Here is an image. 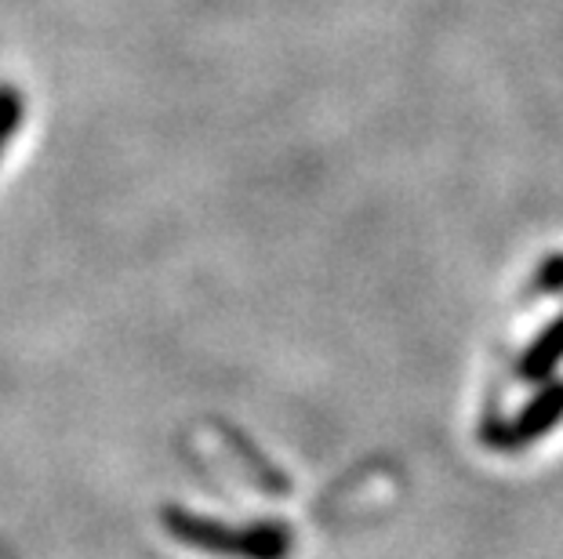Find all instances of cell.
I'll return each mask as SVG.
<instances>
[{
	"mask_svg": "<svg viewBox=\"0 0 563 559\" xmlns=\"http://www.w3.org/2000/svg\"><path fill=\"white\" fill-rule=\"evenodd\" d=\"M164 527L172 530V538H178L189 549L214 552V556H236V559H284L291 552V534L277 523H258V527H219L211 519L186 516L172 508L164 513Z\"/></svg>",
	"mask_w": 563,
	"mask_h": 559,
	"instance_id": "1",
	"label": "cell"
},
{
	"mask_svg": "<svg viewBox=\"0 0 563 559\" xmlns=\"http://www.w3.org/2000/svg\"><path fill=\"white\" fill-rule=\"evenodd\" d=\"M560 414H563V385H553V389H545L534 403H527L520 418L509 425L506 439H509V444H523V439H534L538 433H545L549 425L560 418Z\"/></svg>",
	"mask_w": 563,
	"mask_h": 559,
	"instance_id": "2",
	"label": "cell"
},
{
	"mask_svg": "<svg viewBox=\"0 0 563 559\" xmlns=\"http://www.w3.org/2000/svg\"><path fill=\"white\" fill-rule=\"evenodd\" d=\"M560 356H563V316L545 331L542 338L531 345V349H527V356H523V374L527 378H545L560 364Z\"/></svg>",
	"mask_w": 563,
	"mask_h": 559,
	"instance_id": "3",
	"label": "cell"
},
{
	"mask_svg": "<svg viewBox=\"0 0 563 559\" xmlns=\"http://www.w3.org/2000/svg\"><path fill=\"white\" fill-rule=\"evenodd\" d=\"M22 116H26V99H22V91L11 85H0V153H4L8 142L15 138Z\"/></svg>",
	"mask_w": 563,
	"mask_h": 559,
	"instance_id": "4",
	"label": "cell"
}]
</instances>
